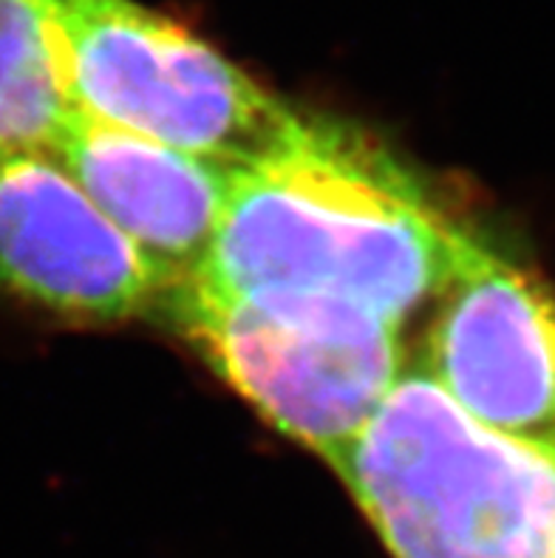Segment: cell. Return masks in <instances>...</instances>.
<instances>
[{
	"label": "cell",
	"instance_id": "7",
	"mask_svg": "<svg viewBox=\"0 0 555 558\" xmlns=\"http://www.w3.org/2000/svg\"><path fill=\"white\" fill-rule=\"evenodd\" d=\"M51 159L173 283L210 262L232 168L74 111Z\"/></svg>",
	"mask_w": 555,
	"mask_h": 558
},
{
	"label": "cell",
	"instance_id": "1",
	"mask_svg": "<svg viewBox=\"0 0 555 558\" xmlns=\"http://www.w3.org/2000/svg\"><path fill=\"white\" fill-rule=\"evenodd\" d=\"M471 235L366 134L303 117L281 148L232 168L196 278L225 292L349 298L402 324L443 292Z\"/></svg>",
	"mask_w": 555,
	"mask_h": 558
},
{
	"label": "cell",
	"instance_id": "6",
	"mask_svg": "<svg viewBox=\"0 0 555 558\" xmlns=\"http://www.w3.org/2000/svg\"><path fill=\"white\" fill-rule=\"evenodd\" d=\"M177 283L46 154L0 148V292L92 324L159 315Z\"/></svg>",
	"mask_w": 555,
	"mask_h": 558
},
{
	"label": "cell",
	"instance_id": "8",
	"mask_svg": "<svg viewBox=\"0 0 555 558\" xmlns=\"http://www.w3.org/2000/svg\"><path fill=\"white\" fill-rule=\"evenodd\" d=\"M74 111L57 0H0V148L49 156Z\"/></svg>",
	"mask_w": 555,
	"mask_h": 558
},
{
	"label": "cell",
	"instance_id": "4",
	"mask_svg": "<svg viewBox=\"0 0 555 558\" xmlns=\"http://www.w3.org/2000/svg\"><path fill=\"white\" fill-rule=\"evenodd\" d=\"M57 32L74 106L168 148L246 168L303 120L216 46L136 0H57Z\"/></svg>",
	"mask_w": 555,
	"mask_h": 558
},
{
	"label": "cell",
	"instance_id": "5",
	"mask_svg": "<svg viewBox=\"0 0 555 558\" xmlns=\"http://www.w3.org/2000/svg\"><path fill=\"white\" fill-rule=\"evenodd\" d=\"M422 372L491 432L555 462V290L476 235L436 295Z\"/></svg>",
	"mask_w": 555,
	"mask_h": 558
},
{
	"label": "cell",
	"instance_id": "2",
	"mask_svg": "<svg viewBox=\"0 0 555 558\" xmlns=\"http://www.w3.org/2000/svg\"><path fill=\"white\" fill-rule=\"evenodd\" d=\"M394 558H555V462L402 375L329 462Z\"/></svg>",
	"mask_w": 555,
	"mask_h": 558
},
{
	"label": "cell",
	"instance_id": "3",
	"mask_svg": "<svg viewBox=\"0 0 555 558\" xmlns=\"http://www.w3.org/2000/svg\"><path fill=\"white\" fill-rule=\"evenodd\" d=\"M278 432L331 462L402 377L400 324L321 292H225L202 278L159 310Z\"/></svg>",
	"mask_w": 555,
	"mask_h": 558
}]
</instances>
